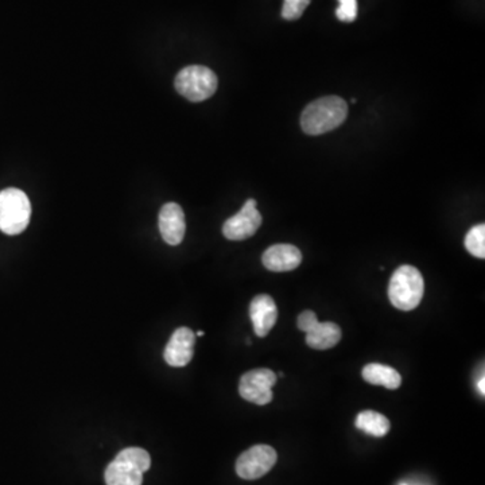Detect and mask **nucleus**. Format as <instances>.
Listing matches in <instances>:
<instances>
[{"mask_svg":"<svg viewBox=\"0 0 485 485\" xmlns=\"http://www.w3.org/2000/svg\"><path fill=\"white\" fill-rule=\"evenodd\" d=\"M277 383V375L269 368L252 369L240 379L239 393L251 403L264 406L274 398L272 387Z\"/></svg>","mask_w":485,"mask_h":485,"instance_id":"8","label":"nucleus"},{"mask_svg":"<svg viewBox=\"0 0 485 485\" xmlns=\"http://www.w3.org/2000/svg\"><path fill=\"white\" fill-rule=\"evenodd\" d=\"M310 4V0H285L282 8V16L287 21H295L302 16V13Z\"/></svg>","mask_w":485,"mask_h":485,"instance_id":"17","label":"nucleus"},{"mask_svg":"<svg viewBox=\"0 0 485 485\" xmlns=\"http://www.w3.org/2000/svg\"><path fill=\"white\" fill-rule=\"evenodd\" d=\"M361 375L369 384L382 385L387 390H396L401 384V374L392 366H384V364H366Z\"/></svg>","mask_w":485,"mask_h":485,"instance_id":"14","label":"nucleus"},{"mask_svg":"<svg viewBox=\"0 0 485 485\" xmlns=\"http://www.w3.org/2000/svg\"><path fill=\"white\" fill-rule=\"evenodd\" d=\"M348 104L339 96H326L310 102L301 116V127L307 135H321L344 123Z\"/></svg>","mask_w":485,"mask_h":485,"instance_id":"1","label":"nucleus"},{"mask_svg":"<svg viewBox=\"0 0 485 485\" xmlns=\"http://www.w3.org/2000/svg\"><path fill=\"white\" fill-rule=\"evenodd\" d=\"M261 221L263 218H261L260 212L256 209L255 199H247L240 212L224 223V236L228 240H234V242L248 239L260 228Z\"/></svg>","mask_w":485,"mask_h":485,"instance_id":"9","label":"nucleus"},{"mask_svg":"<svg viewBox=\"0 0 485 485\" xmlns=\"http://www.w3.org/2000/svg\"><path fill=\"white\" fill-rule=\"evenodd\" d=\"M194 344H196V333L186 326L178 328L164 348V361L170 366H188L193 358Z\"/></svg>","mask_w":485,"mask_h":485,"instance_id":"10","label":"nucleus"},{"mask_svg":"<svg viewBox=\"0 0 485 485\" xmlns=\"http://www.w3.org/2000/svg\"><path fill=\"white\" fill-rule=\"evenodd\" d=\"M175 89L193 102L204 101L217 91V75L209 67L190 65L183 67L175 77Z\"/></svg>","mask_w":485,"mask_h":485,"instance_id":"5","label":"nucleus"},{"mask_svg":"<svg viewBox=\"0 0 485 485\" xmlns=\"http://www.w3.org/2000/svg\"><path fill=\"white\" fill-rule=\"evenodd\" d=\"M355 425L358 430L364 431V433L372 436H387L391 428V423L388 418L380 414V412L374 411V410L361 411L356 417Z\"/></svg>","mask_w":485,"mask_h":485,"instance_id":"15","label":"nucleus"},{"mask_svg":"<svg viewBox=\"0 0 485 485\" xmlns=\"http://www.w3.org/2000/svg\"><path fill=\"white\" fill-rule=\"evenodd\" d=\"M299 331L306 333V344L313 349L325 350L336 347L341 340V329L334 322H320L312 310H304L296 321Z\"/></svg>","mask_w":485,"mask_h":485,"instance_id":"6","label":"nucleus"},{"mask_svg":"<svg viewBox=\"0 0 485 485\" xmlns=\"http://www.w3.org/2000/svg\"><path fill=\"white\" fill-rule=\"evenodd\" d=\"M159 231L162 239L170 245H178L186 232L185 213L175 202H167L159 212Z\"/></svg>","mask_w":485,"mask_h":485,"instance_id":"11","label":"nucleus"},{"mask_svg":"<svg viewBox=\"0 0 485 485\" xmlns=\"http://www.w3.org/2000/svg\"><path fill=\"white\" fill-rule=\"evenodd\" d=\"M261 261L269 271H293L301 264L302 253L295 245L275 244L264 251Z\"/></svg>","mask_w":485,"mask_h":485,"instance_id":"13","label":"nucleus"},{"mask_svg":"<svg viewBox=\"0 0 485 485\" xmlns=\"http://www.w3.org/2000/svg\"><path fill=\"white\" fill-rule=\"evenodd\" d=\"M277 460L278 454L274 447L269 445H255L237 458V476L244 480L260 479L274 468Z\"/></svg>","mask_w":485,"mask_h":485,"instance_id":"7","label":"nucleus"},{"mask_svg":"<svg viewBox=\"0 0 485 485\" xmlns=\"http://www.w3.org/2000/svg\"><path fill=\"white\" fill-rule=\"evenodd\" d=\"M465 248L469 253L476 258H485V225L479 224L474 225L471 231L466 234Z\"/></svg>","mask_w":485,"mask_h":485,"instance_id":"16","label":"nucleus"},{"mask_svg":"<svg viewBox=\"0 0 485 485\" xmlns=\"http://www.w3.org/2000/svg\"><path fill=\"white\" fill-rule=\"evenodd\" d=\"M250 317L256 336L266 337L278 320V309L274 299L267 294L256 295L250 304Z\"/></svg>","mask_w":485,"mask_h":485,"instance_id":"12","label":"nucleus"},{"mask_svg":"<svg viewBox=\"0 0 485 485\" xmlns=\"http://www.w3.org/2000/svg\"><path fill=\"white\" fill-rule=\"evenodd\" d=\"M204 334H205V333H204V331H197V336H198V337H202V336H204Z\"/></svg>","mask_w":485,"mask_h":485,"instance_id":"20","label":"nucleus"},{"mask_svg":"<svg viewBox=\"0 0 485 485\" xmlns=\"http://www.w3.org/2000/svg\"><path fill=\"white\" fill-rule=\"evenodd\" d=\"M31 216V204L24 191L15 188L0 191V231L15 236L27 228Z\"/></svg>","mask_w":485,"mask_h":485,"instance_id":"4","label":"nucleus"},{"mask_svg":"<svg viewBox=\"0 0 485 485\" xmlns=\"http://www.w3.org/2000/svg\"><path fill=\"white\" fill-rule=\"evenodd\" d=\"M484 383H485V379H484V376H482L481 380H480V382H479V391H480V392H481V395H485Z\"/></svg>","mask_w":485,"mask_h":485,"instance_id":"19","label":"nucleus"},{"mask_svg":"<svg viewBox=\"0 0 485 485\" xmlns=\"http://www.w3.org/2000/svg\"><path fill=\"white\" fill-rule=\"evenodd\" d=\"M340 5L336 10V16L341 22H353L357 18V0H339Z\"/></svg>","mask_w":485,"mask_h":485,"instance_id":"18","label":"nucleus"},{"mask_svg":"<svg viewBox=\"0 0 485 485\" xmlns=\"http://www.w3.org/2000/svg\"><path fill=\"white\" fill-rule=\"evenodd\" d=\"M425 293V280L419 269L412 266H401L388 286V298L396 309L410 312L419 306Z\"/></svg>","mask_w":485,"mask_h":485,"instance_id":"3","label":"nucleus"},{"mask_svg":"<svg viewBox=\"0 0 485 485\" xmlns=\"http://www.w3.org/2000/svg\"><path fill=\"white\" fill-rule=\"evenodd\" d=\"M150 466V454L145 449L127 447L105 469V482L107 485H142L143 473Z\"/></svg>","mask_w":485,"mask_h":485,"instance_id":"2","label":"nucleus"},{"mask_svg":"<svg viewBox=\"0 0 485 485\" xmlns=\"http://www.w3.org/2000/svg\"><path fill=\"white\" fill-rule=\"evenodd\" d=\"M403 485H406V484H403Z\"/></svg>","mask_w":485,"mask_h":485,"instance_id":"21","label":"nucleus"}]
</instances>
